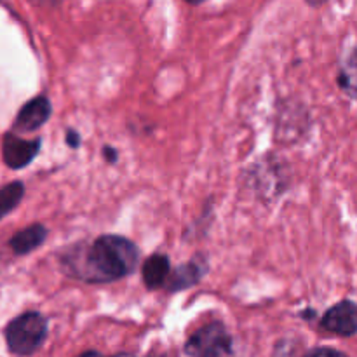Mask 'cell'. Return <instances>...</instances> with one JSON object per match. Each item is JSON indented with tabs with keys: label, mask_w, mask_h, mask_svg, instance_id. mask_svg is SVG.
Returning <instances> with one entry per match:
<instances>
[{
	"label": "cell",
	"mask_w": 357,
	"mask_h": 357,
	"mask_svg": "<svg viewBox=\"0 0 357 357\" xmlns=\"http://www.w3.org/2000/svg\"><path fill=\"white\" fill-rule=\"evenodd\" d=\"M139 255L135 244L121 236L98 237L84 248H75L63 258L66 275L87 282H112L132 274Z\"/></svg>",
	"instance_id": "obj_1"
},
{
	"label": "cell",
	"mask_w": 357,
	"mask_h": 357,
	"mask_svg": "<svg viewBox=\"0 0 357 357\" xmlns=\"http://www.w3.org/2000/svg\"><path fill=\"white\" fill-rule=\"evenodd\" d=\"M47 338V321L38 312L21 314L6 328V340L10 351L17 356L37 352Z\"/></svg>",
	"instance_id": "obj_2"
},
{
	"label": "cell",
	"mask_w": 357,
	"mask_h": 357,
	"mask_svg": "<svg viewBox=\"0 0 357 357\" xmlns=\"http://www.w3.org/2000/svg\"><path fill=\"white\" fill-rule=\"evenodd\" d=\"M232 338L222 323H211L188 338L185 354L188 356H230Z\"/></svg>",
	"instance_id": "obj_3"
},
{
	"label": "cell",
	"mask_w": 357,
	"mask_h": 357,
	"mask_svg": "<svg viewBox=\"0 0 357 357\" xmlns=\"http://www.w3.org/2000/svg\"><path fill=\"white\" fill-rule=\"evenodd\" d=\"M40 150V139H23L20 136L7 132L3 136V162L13 169L28 166L37 157Z\"/></svg>",
	"instance_id": "obj_4"
},
{
	"label": "cell",
	"mask_w": 357,
	"mask_h": 357,
	"mask_svg": "<svg viewBox=\"0 0 357 357\" xmlns=\"http://www.w3.org/2000/svg\"><path fill=\"white\" fill-rule=\"evenodd\" d=\"M321 326L342 337H351L357 333V305L345 300L331 307L321 319Z\"/></svg>",
	"instance_id": "obj_5"
},
{
	"label": "cell",
	"mask_w": 357,
	"mask_h": 357,
	"mask_svg": "<svg viewBox=\"0 0 357 357\" xmlns=\"http://www.w3.org/2000/svg\"><path fill=\"white\" fill-rule=\"evenodd\" d=\"M51 101L45 96H37L31 101H28L23 108L20 110L16 117V131L30 132L38 129L40 126H44L47 122V119L51 117Z\"/></svg>",
	"instance_id": "obj_6"
},
{
	"label": "cell",
	"mask_w": 357,
	"mask_h": 357,
	"mask_svg": "<svg viewBox=\"0 0 357 357\" xmlns=\"http://www.w3.org/2000/svg\"><path fill=\"white\" fill-rule=\"evenodd\" d=\"M143 281L146 288L157 289L164 286L169 279V258L164 255H152L143 264Z\"/></svg>",
	"instance_id": "obj_7"
},
{
	"label": "cell",
	"mask_w": 357,
	"mask_h": 357,
	"mask_svg": "<svg viewBox=\"0 0 357 357\" xmlns=\"http://www.w3.org/2000/svg\"><path fill=\"white\" fill-rule=\"evenodd\" d=\"M45 237H47V230H45V227L35 223V225H30L26 227V229L20 230V232L10 239L9 244L16 255H26L37 250L38 246H42Z\"/></svg>",
	"instance_id": "obj_8"
},
{
	"label": "cell",
	"mask_w": 357,
	"mask_h": 357,
	"mask_svg": "<svg viewBox=\"0 0 357 357\" xmlns=\"http://www.w3.org/2000/svg\"><path fill=\"white\" fill-rule=\"evenodd\" d=\"M201 275H202V268H199L197 261H190L188 265L178 267L176 271L169 275L166 284L169 286L173 291H176V289H187L190 288L192 284H195V282L201 279Z\"/></svg>",
	"instance_id": "obj_9"
},
{
	"label": "cell",
	"mask_w": 357,
	"mask_h": 357,
	"mask_svg": "<svg viewBox=\"0 0 357 357\" xmlns=\"http://www.w3.org/2000/svg\"><path fill=\"white\" fill-rule=\"evenodd\" d=\"M338 84L351 98H357V47L349 54L338 73Z\"/></svg>",
	"instance_id": "obj_10"
},
{
	"label": "cell",
	"mask_w": 357,
	"mask_h": 357,
	"mask_svg": "<svg viewBox=\"0 0 357 357\" xmlns=\"http://www.w3.org/2000/svg\"><path fill=\"white\" fill-rule=\"evenodd\" d=\"M24 187L20 181H13V183L6 185L0 194V204H2V216H7L23 199Z\"/></svg>",
	"instance_id": "obj_11"
},
{
	"label": "cell",
	"mask_w": 357,
	"mask_h": 357,
	"mask_svg": "<svg viewBox=\"0 0 357 357\" xmlns=\"http://www.w3.org/2000/svg\"><path fill=\"white\" fill-rule=\"evenodd\" d=\"M66 142H68V145L72 146V149H77L80 143V138L79 136H75V132H70L68 131V136H66Z\"/></svg>",
	"instance_id": "obj_12"
},
{
	"label": "cell",
	"mask_w": 357,
	"mask_h": 357,
	"mask_svg": "<svg viewBox=\"0 0 357 357\" xmlns=\"http://www.w3.org/2000/svg\"><path fill=\"white\" fill-rule=\"evenodd\" d=\"M105 153H107V157H108V160H110V162H115V159H117V153H115L114 149L107 146V149H105Z\"/></svg>",
	"instance_id": "obj_13"
},
{
	"label": "cell",
	"mask_w": 357,
	"mask_h": 357,
	"mask_svg": "<svg viewBox=\"0 0 357 357\" xmlns=\"http://www.w3.org/2000/svg\"><path fill=\"white\" fill-rule=\"evenodd\" d=\"M35 2H37V3H44V6H45V3H49V6H54V3L58 2V0H35Z\"/></svg>",
	"instance_id": "obj_14"
},
{
	"label": "cell",
	"mask_w": 357,
	"mask_h": 357,
	"mask_svg": "<svg viewBox=\"0 0 357 357\" xmlns=\"http://www.w3.org/2000/svg\"><path fill=\"white\" fill-rule=\"evenodd\" d=\"M188 3H194V6H197V3H202L204 2V0H187Z\"/></svg>",
	"instance_id": "obj_15"
}]
</instances>
